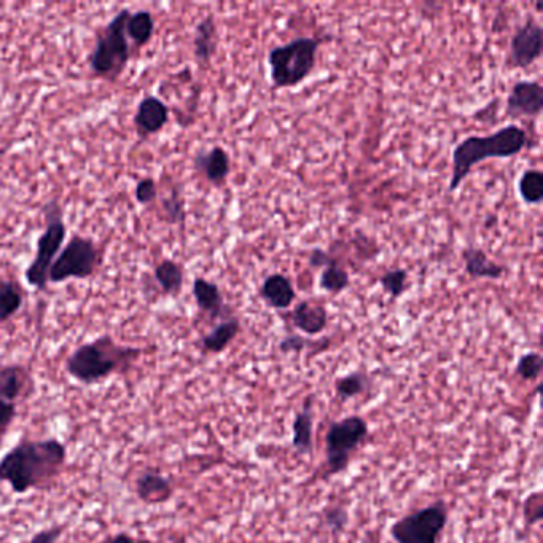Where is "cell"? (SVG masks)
<instances>
[{
	"instance_id": "22",
	"label": "cell",
	"mask_w": 543,
	"mask_h": 543,
	"mask_svg": "<svg viewBox=\"0 0 543 543\" xmlns=\"http://www.w3.org/2000/svg\"><path fill=\"white\" fill-rule=\"evenodd\" d=\"M239 330H241V324H239L236 317H228L225 321L215 325L211 332L206 333L201 340V348L211 354H220L233 343L236 336H238Z\"/></svg>"
},
{
	"instance_id": "23",
	"label": "cell",
	"mask_w": 543,
	"mask_h": 543,
	"mask_svg": "<svg viewBox=\"0 0 543 543\" xmlns=\"http://www.w3.org/2000/svg\"><path fill=\"white\" fill-rule=\"evenodd\" d=\"M153 276H155V281L160 286L161 292L169 297H177L184 287V268L169 258L155 266Z\"/></svg>"
},
{
	"instance_id": "39",
	"label": "cell",
	"mask_w": 543,
	"mask_h": 543,
	"mask_svg": "<svg viewBox=\"0 0 543 543\" xmlns=\"http://www.w3.org/2000/svg\"><path fill=\"white\" fill-rule=\"evenodd\" d=\"M99 543H137V540L128 532H118L115 536L107 537L106 540Z\"/></svg>"
},
{
	"instance_id": "2",
	"label": "cell",
	"mask_w": 543,
	"mask_h": 543,
	"mask_svg": "<svg viewBox=\"0 0 543 543\" xmlns=\"http://www.w3.org/2000/svg\"><path fill=\"white\" fill-rule=\"evenodd\" d=\"M141 356V348L126 346L110 335H102L74 349L64 362V370L75 381L93 386L117 373L129 372Z\"/></svg>"
},
{
	"instance_id": "25",
	"label": "cell",
	"mask_w": 543,
	"mask_h": 543,
	"mask_svg": "<svg viewBox=\"0 0 543 543\" xmlns=\"http://www.w3.org/2000/svg\"><path fill=\"white\" fill-rule=\"evenodd\" d=\"M24 303V292L20 284L12 279L0 281V324L10 321Z\"/></svg>"
},
{
	"instance_id": "1",
	"label": "cell",
	"mask_w": 543,
	"mask_h": 543,
	"mask_svg": "<svg viewBox=\"0 0 543 543\" xmlns=\"http://www.w3.org/2000/svg\"><path fill=\"white\" fill-rule=\"evenodd\" d=\"M67 461V448L55 437L23 438L0 459V481L18 496L43 488L58 477Z\"/></svg>"
},
{
	"instance_id": "17",
	"label": "cell",
	"mask_w": 543,
	"mask_h": 543,
	"mask_svg": "<svg viewBox=\"0 0 543 543\" xmlns=\"http://www.w3.org/2000/svg\"><path fill=\"white\" fill-rule=\"evenodd\" d=\"M260 295L271 308L289 309L297 300V292L292 281L281 273H274L263 281Z\"/></svg>"
},
{
	"instance_id": "16",
	"label": "cell",
	"mask_w": 543,
	"mask_h": 543,
	"mask_svg": "<svg viewBox=\"0 0 543 543\" xmlns=\"http://www.w3.org/2000/svg\"><path fill=\"white\" fill-rule=\"evenodd\" d=\"M462 262H464L465 271L473 279H491L499 281L507 273L504 265L494 262L486 255L483 249L478 247H467L462 251Z\"/></svg>"
},
{
	"instance_id": "24",
	"label": "cell",
	"mask_w": 543,
	"mask_h": 543,
	"mask_svg": "<svg viewBox=\"0 0 543 543\" xmlns=\"http://www.w3.org/2000/svg\"><path fill=\"white\" fill-rule=\"evenodd\" d=\"M155 32V18L149 10L131 13L126 21V36L137 47H144L150 42Z\"/></svg>"
},
{
	"instance_id": "9",
	"label": "cell",
	"mask_w": 543,
	"mask_h": 543,
	"mask_svg": "<svg viewBox=\"0 0 543 543\" xmlns=\"http://www.w3.org/2000/svg\"><path fill=\"white\" fill-rule=\"evenodd\" d=\"M448 516L445 502H435L395 521L391 528L392 539L397 543H438Z\"/></svg>"
},
{
	"instance_id": "18",
	"label": "cell",
	"mask_w": 543,
	"mask_h": 543,
	"mask_svg": "<svg viewBox=\"0 0 543 543\" xmlns=\"http://www.w3.org/2000/svg\"><path fill=\"white\" fill-rule=\"evenodd\" d=\"M292 322L300 332L314 336L324 332L329 322L327 309L311 301H300L292 311Z\"/></svg>"
},
{
	"instance_id": "15",
	"label": "cell",
	"mask_w": 543,
	"mask_h": 543,
	"mask_svg": "<svg viewBox=\"0 0 543 543\" xmlns=\"http://www.w3.org/2000/svg\"><path fill=\"white\" fill-rule=\"evenodd\" d=\"M193 165L198 171L209 180L212 185L225 184V180L230 176L231 161L227 150L215 145L209 150H200L193 158Z\"/></svg>"
},
{
	"instance_id": "32",
	"label": "cell",
	"mask_w": 543,
	"mask_h": 543,
	"mask_svg": "<svg viewBox=\"0 0 543 543\" xmlns=\"http://www.w3.org/2000/svg\"><path fill=\"white\" fill-rule=\"evenodd\" d=\"M324 518L327 528H329L333 534L344 531V528H346L349 523V513L343 505H333V507L327 508Z\"/></svg>"
},
{
	"instance_id": "8",
	"label": "cell",
	"mask_w": 543,
	"mask_h": 543,
	"mask_svg": "<svg viewBox=\"0 0 543 543\" xmlns=\"http://www.w3.org/2000/svg\"><path fill=\"white\" fill-rule=\"evenodd\" d=\"M368 437V424L362 416H348L332 422L325 435L327 453V475H336L348 469L354 451Z\"/></svg>"
},
{
	"instance_id": "12",
	"label": "cell",
	"mask_w": 543,
	"mask_h": 543,
	"mask_svg": "<svg viewBox=\"0 0 543 543\" xmlns=\"http://www.w3.org/2000/svg\"><path fill=\"white\" fill-rule=\"evenodd\" d=\"M36 392V383L28 368L21 364L0 365V400L15 403L31 397Z\"/></svg>"
},
{
	"instance_id": "29",
	"label": "cell",
	"mask_w": 543,
	"mask_h": 543,
	"mask_svg": "<svg viewBox=\"0 0 543 543\" xmlns=\"http://www.w3.org/2000/svg\"><path fill=\"white\" fill-rule=\"evenodd\" d=\"M161 209H163V219L166 222L171 223V225H182L184 227L187 212H185V201L182 198V193L177 188L171 190V195L163 200Z\"/></svg>"
},
{
	"instance_id": "38",
	"label": "cell",
	"mask_w": 543,
	"mask_h": 543,
	"mask_svg": "<svg viewBox=\"0 0 543 543\" xmlns=\"http://www.w3.org/2000/svg\"><path fill=\"white\" fill-rule=\"evenodd\" d=\"M335 258L330 257L327 252L321 251V249H316V251L309 254V265L313 268H325V266L330 265Z\"/></svg>"
},
{
	"instance_id": "7",
	"label": "cell",
	"mask_w": 543,
	"mask_h": 543,
	"mask_svg": "<svg viewBox=\"0 0 543 543\" xmlns=\"http://www.w3.org/2000/svg\"><path fill=\"white\" fill-rule=\"evenodd\" d=\"M102 263V252L93 239L75 235L69 239L51 265L48 282L61 284L69 279H88Z\"/></svg>"
},
{
	"instance_id": "13",
	"label": "cell",
	"mask_w": 543,
	"mask_h": 543,
	"mask_svg": "<svg viewBox=\"0 0 543 543\" xmlns=\"http://www.w3.org/2000/svg\"><path fill=\"white\" fill-rule=\"evenodd\" d=\"M171 110L166 106V102L161 101L157 96H145L134 114V126H136L137 136L141 139L160 133L169 122Z\"/></svg>"
},
{
	"instance_id": "33",
	"label": "cell",
	"mask_w": 543,
	"mask_h": 543,
	"mask_svg": "<svg viewBox=\"0 0 543 543\" xmlns=\"http://www.w3.org/2000/svg\"><path fill=\"white\" fill-rule=\"evenodd\" d=\"M134 196L139 204H144V206L152 204L158 198L157 182L152 177H144L139 180L134 188Z\"/></svg>"
},
{
	"instance_id": "4",
	"label": "cell",
	"mask_w": 543,
	"mask_h": 543,
	"mask_svg": "<svg viewBox=\"0 0 543 543\" xmlns=\"http://www.w3.org/2000/svg\"><path fill=\"white\" fill-rule=\"evenodd\" d=\"M129 15L128 8H123L99 32L90 55V69L96 77L115 82L128 66L131 45L126 36V21Z\"/></svg>"
},
{
	"instance_id": "14",
	"label": "cell",
	"mask_w": 543,
	"mask_h": 543,
	"mask_svg": "<svg viewBox=\"0 0 543 543\" xmlns=\"http://www.w3.org/2000/svg\"><path fill=\"white\" fill-rule=\"evenodd\" d=\"M134 491L139 501L147 505H160L168 502L174 493L171 480L158 470L147 469L136 478Z\"/></svg>"
},
{
	"instance_id": "37",
	"label": "cell",
	"mask_w": 543,
	"mask_h": 543,
	"mask_svg": "<svg viewBox=\"0 0 543 543\" xmlns=\"http://www.w3.org/2000/svg\"><path fill=\"white\" fill-rule=\"evenodd\" d=\"M308 344L309 343L305 338H301V336L298 335H290L286 336V338L281 341L279 349H281L282 352H301Z\"/></svg>"
},
{
	"instance_id": "10",
	"label": "cell",
	"mask_w": 543,
	"mask_h": 543,
	"mask_svg": "<svg viewBox=\"0 0 543 543\" xmlns=\"http://www.w3.org/2000/svg\"><path fill=\"white\" fill-rule=\"evenodd\" d=\"M542 26L534 18L515 32L510 43V64L518 69H528L542 56Z\"/></svg>"
},
{
	"instance_id": "31",
	"label": "cell",
	"mask_w": 543,
	"mask_h": 543,
	"mask_svg": "<svg viewBox=\"0 0 543 543\" xmlns=\"http://www.w3.org/2000/svg\"><path fill=\"white\" fill-rule=\"evenodd\" d=\"M543 359L539 352H526L524 356L518 360L516 365V375L520 376L524 381H532L537 379L542 373Z\"/></svg>"
},
{
	"instance_id": "34",
	"label": "cell",
	"mask_w": 543,
	"mask_h": 543,
	"mask_svg": "<svg viewBox=\"0 0 543 543\" xmlns=\"http://www.w3.org/2000/svg\"><path fill=\"white\" fill-rule=\"evenodd\" d=\"M524 518H526V523L528 524H537L542 520L543 516V501L542 493L537 491V493H532L531 496H528V499L524 501Z\"/></svg>"
},
{
	"instance_id": "26",
	"label": "cell",
	"mask_w": 543,
	"mask_h": 543,
	"mask_svg": "<svg viewBox=\"0 0 543 543\" xmlns=\"http://www.w3.org/2000/svg\"><path fill=\"white\" fill-rule=\"evenodd\" d=\"M521 200L526 204L542 203L543 200V174L539 169H528L523 172L518 182Z\"/></svg>"
},
{
	"instance_id": "27",
	"label": "cell",
	"mask_w": 543,
	"mask_h": 543,
	"mask_svg": "<svg viewBox=\"0 0 543 543\" xmlns=\"http://www.w3.org/2000/svg\"><path fill=\"white\" fill-rule=\"evenodd\" d=\"M349 284H351V278H349L348 271L344 270L343 266L336 260H333L330 265L325 266L324 270H322L319 286L325 292L336 295V293L348 289Z\"/></svg>"
},
{
	"instance_id": "28",
	"label": "cell",
	"mask_w": 543,
	"mask_h": 543,
	"mask_svg": "<svg viewBox=\"0 0 543 543\" xmlns=\"http://www.w3.org/2000/svg\"><path fill=\"white\" fill-rule=\"evenodd\" d=\"M368 387V376L362 372H352L349 375L341 376L335 381L336 395L341 400L354 399L364 394Z\"/></svg>"
},
{
	"instance_id": "35",
	"label": "cell",
	"mask_w": 543,
	"mask_h": 543,
	"mask_svg": "<svg viewBox=\"0 0 543 543\" xmlns=\"http://www.w3.org/2000/svg\"><path fill=\"white\" fill-rule=\"evenodd\" d=\"M16 416H18V408L15 403L0 400V448L4 445L5 437H7L8 430L12 427Z\"/></svg>"
},
{
	"instance_id": "21",
	"label": "cell",
	"mask_w": 543,
	"mask_h": 543,
	"mask_svg": "<svg viewBox=\"0 0 543 543\" xmlns=\"http://www.w3.org/2000/svg\"><path fill=\"white\" fill-rule=\"evenodd\" d=\"M313 397H309L305 402L303 410L295 416L293 421V438L292 446L300 454H311L313 451V426H314V413H313Z\"/></svg>"
},
{
	"instance_id": "30",
	"label": "cell",
	"mask_w": 543,
	"mask_h": 543,
	"mask_svg": "<svg viewBox=\"0 0 543 543\" xmlns=\"http://www.w3.org/2000/svg\"><path fill=\"white\" fill-rule=\"evenodd\" d=\"M379 284L387 295H391L392 298H400L408 287V273L402 268L387 271L379 278Z\"/></svg>"
},
{
	"instance_id": "19",
	"label": "cell",
	"mask_w": 543,
	"mask_h": 543,
	"mask_svg": "<svg viewBox=\"0 0 543 543\" xmlns=\"http://www.w3.org/2000/svg\"><path fill=\"white\" fill-rule=\"evenodd\" d=\"M193 298H195L196 306L208 314L211 319H219L225 317L228 309L225 308L222 292L215 282L208 281L204 278H196L193 281Z\"/></svg>"
},
{
	"instance_id": "20",
	"label": "cell",
	"mask_w": 543,
	"mask_h": 543,
	"mask_svg": "<svg viewBox=\"0 0 543 543\" xmlns=\"http://www.w3.org/2000/svg\"><path fill=\"white\" fill-rule=\"evenodd\" d=\"M219 45V34L214 16H206L196 24L195 36H193V55L201 66L211 63L215 51Z\"/></svg>"
},
{
	"instance_id": "5",
	"label": "cell",
	"mask_w": 543,
	"mask_h": 543,
	"mask_svg": "<svg viewBox=\"0 0 543 543\" xmlns=\"http://www.w3.org/2000/svg\"><path fill=\"white\" fill-rule=\"evenodd\" d=\"M319 43L316 37H297L274 47L268 55L274 88H292L305 82L316 67Z\"/></svg>"
},
{
	"instance_id": "6",
	"label": "cell",
	"mask_w": 543,
	"mask_h": 543,
	"mask_svg": "<svg viewBox=\"0 0 543 543\" xmlns=\"http://www.w3.org/2000/svg\"><path fill=\"white\" fill-rule=\"evenodd\" d=\"M45 231L37 239L36 255L26 270V281L37 290H47L48 274L59 252L63 251L67 227L64 223L63 206L58 201H48L42 209Z\"/></svg>"
},
{
	"instance_id": "11",
	"label": "cell",
	"mask_w": 543,
	"mask_h": 543,
	"mask_svg": "<svg viewBox=\"0 0 543 543\" xmlns=\"http://www.w3.org/2000/svg\"><path fill=\"white\" fill-rule=\"evenodd\" d=\"M543 110V88L537 82H518L508 94V117H539Z\"/></svg>"
},
{
	"instance_id": "3",
	"label": "cell",
	"mask_w": 543,
	"mask_h": 543,
	"mask_svg": "<svg viewBox=\"0 0 543 543\" xmlns=\"http://www.w3.org/2000/svg\"><path fill=\"white\" fill-rule=\"evenodd\" d=\"M528 133L518 125H507L489 136L465 137L453 152V174L448 193L461 187L473 166L491 158H513L528 147Z\"/></svg>"
},
{
	"instance_id": "36",
	"label": "cell",
	"mask_w": 543,
	"mask_h": 543,
	"mask_svg": "<svg viewBox=\"0 0 543 543\" xmlns=\"http://www.w3.org/2000/svg\"><path fill=\"white\" fill-rule=\"evenodd\" d=\"M64 531H66V526H64V524L51 526V528L37 532L36 536L32 537L28 543H59V540L63 537Z\"/></svg>"
}]
</instances>
